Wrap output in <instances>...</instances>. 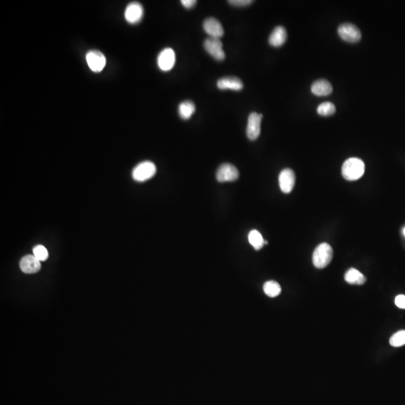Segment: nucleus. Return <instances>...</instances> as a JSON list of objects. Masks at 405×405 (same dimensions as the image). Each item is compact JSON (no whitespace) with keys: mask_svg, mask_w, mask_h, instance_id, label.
<instances>
[{"mask_svg":"<svg viewBox=\"0 0 405 405\" xmlns=\"http://www.w3.org/2000/svg\"><path fill=\"white\" fill-rule=\"evenodd\" d=\"M262 118V114L255 113V112H253L249 115L247 128H246V135H247L248 138L251 141H255L260 136Z\"/></svg>","mask_w":405,"mask_h":405,"instance_id":"0eeeda50","label":"nucleus"},{"mask_svg":"<svg viewBox=\"0 0 405 405\" xmlns=\"http://www.w3.org/2000/svg\"><path fill=\"white\" fill-rule=\"evenodd\" d=\"M395 303L397 307L399 308L405 309V296L398 295L395 297Z\"/></svg>","mask_w":405,"mask_h":405,"instance_id":"393cba45","label":"nucleus"},{"mask_svg":"<svg viewBox=\"0 0 405 405\" xmlns=\"http://www.w3.org/2000/svg\"><path fill=\"white\" fill-rule=\"evenodd\" d=\"M263 291L268 297L275 298L278 297L281 292V288L279 284L275 281H266L263 285Z\"/></svg>","mask_w":405,"mask_h":405,"instance_id":"6ab92c4d","label":"nucleus"},{"mask_svg":"<svg viewBox=\"0 0 405 405\" xmlns=\"http://www.w3.org/2000/svg\"><path fill=\"white\" fill-rule=\"evenodd\" d=\"M195 104L191 101H182L179 105L178 112L180 117L184 120L189 119L195 112Z\"/></svg>","mask_w":405,"mask_h":405,"instance_id":"a211bd4d","label":"nucleus"},{"mask_svg":"<svg viewBox=\"0 0 405 405\" xmlns=\"http://www.w3.org/2000/svg\"><path fill=\"white\" fill-rule=\"evenodd\" d=\"M217 87L219 90H233L240 91L243 89L242 81L236 77H224L219 79L217 82Z\"/></svg>","mask_w":405,"mask_h":405,"instance_id":"4468645a","label":"nucleus"},{"mask_svg":"<svg viewBox=\"0 0 405 405\" xmlns=\"http://www.w3.org/2000/svg\"><path fill=\"white\" fill-rule=\"evenodd\" d=\"M181 3L185 9H191L195 6V5L197 4V1H195V0H182Z\"/></svg>","mask_w":405,"mask_h":405,"instance_id":"a878e982","label":"nucleus"},{"mask_svg":"<svg viewBox=\"0 0 405 405\" xmlns=\"http://www.w3.org/2000/svg\"><path fill=\"white\" fill-rule=\"evenodd\" d=\"M156 167L152 161H145L137 165L132 171V177L137 182H145L155 176Z\"/></svg>","mask_w":405,"mask_h":405,"instance_id":"7ed1b4c3","label":"nucleus"},{"mask_svg":"<svg viewBox=\"0 0 405 405\" xmlns=\"http://www.w3.org/2000/svg\"><path fill=\"white\" fill-rule=\"evenodd\" d=\"M403 233H404V235L405 236V227L404 228V230H403Z\"/></svg>","mask_w":405,"mask_h":405,"instance_id":"bb28decb","label":"nucleus"},{"mask_svg":"<svg viewBox=\"0 0 405 405\" xmlns=\"http://www.w3.org/2000/svg\"><path fill=\"white\" fill-rule=\"evenodd\" d=\"M87 65L93 72L99 73L106 66L107 60L105 56L99 51H90L86 55Z\"/></svg>","mask_w":405,"mask_h":405,"instance_id":"423d86ee","label":"nucleus"},{"mask_svg":"<svg viewBox=\"0 0 405 405\" xmlns=\"http://www.w3.org/2000/svg\"><path fill=\"white\" fill-rule=\"evenodd\" d=\"M333 251L331 246L327 243L319 245L313 253V264L317 269L327 267L333 259Z\"/></svg>","mask_w":405,"mask_h":405,"instance_id":"f03ea898","label":"nucleus"},{"mask_svg":"<svg viewBox=\"0 0 405 405\" xmlns=\"http://www.w3.org/2000/svg\"><path fill=\"white\" fill-rule=\"evenodd\" d=\"M344 280L350 285H362L366 282V276L354 268H350L346 272Z\"/></svg>","mask_w":405,"mask_h":405,"instance_id":"f3484780","label":"nucleus"},{"mask_svg":"<svg viewBox=\"0 0 405 405\" xmlns=\"http://www.w3.org/2000/svg\"><path fill=\"white\" fill-rule=\"evenodd\" d=\"M239 171L231 164H223L216 172L218 182H234L239 178Z\"/></svg>","mask_w":405,"mask_h":405,"instance_id":"6e6552de","label":"nucleus"},{"mask_svg":"<svg viewBox=\"0 0 405 405\" xmlns=\"http://www.w3.org/2000/svg\"><path fill=\"white\" fill-rule=\"evenodd\" d=\"M202 28L210 38H221L224 35L222 23L216 18H209L204 20Z\"/></svg>","mask_w":405,"mask_h":405,"instance_id":"f8f14e48","label":"nucleus"},{"mask_svg":"<svg viewBox=\"0 0 405 405\" xmlns=\"http://www.w3.org/2000/svg\"><path fill=\"white\" fill-rule=\"evenodd\" d=\"M364 168V162L359 158H348L342 165V176L348 181H355L363 176Z\"/></svg>","mask_w":405,"mask_h":405,"instance_id":"f257e3e1","label":"nucleus"},{"mask_svg":"<svg viewBox=\"0 0 405 405\" xmlns=\"http://www.w3.org/2000/svg\"><path fill=\"white\" fill-rule=\"evenodd\" d=\"M249 242L253 246L255 250L258 251L262 249L264 245V239L262 235L261 234L258 230H252L249 233Z\"/></svg>","mask_w":405,"mask_h":405,"instance_id":"aec40b11","label":"nucleus"},{"mask_svg":"<svg viewBox=\"0 0 405 405\" xmlns=\"http://www.w3.org/2000/svg\"><path fill=\"white\" fill-rule=\"evenodd\" d=\"M338 33L342 39L350 43H356L361 39V32L359 28L352 23H343L339 26Z\"/></svg>","mask_w":405,"mask_h":405,"instance_id":"39448f33","label":"nucleus"},{"mask_svg":"<svg viewBox=\"0 0 405 405\" xmlns=\"http://www.w3.org/2000/svg\"><path fill=\"white\" fill-rule=\"evenodd\" d=\"M206 51L212 57L217 61H223L225 59V53L223 50V45L220 38H208L204 42Z\"/></svg>","mask_w":405,"mask_h":405,"instance_id":"20e7f679","label":"nucleus"},{"mask_svg":"<svg viewBox=\"0 0 405 405\" xmlns=\"http://www.w3.org/2000/svg\"><path fill=\"white\" fill-rule=\"evenodd\" d=\"M20 269L24 273H36L40 269V262L34 255H26L20 262Z\"/></svg>","mask_w":405,"mask_h":405,"instance_id":"ddd939ff","label":"nucleus"},{"mask_svg":"<svg viewBox=\"0 0 405 405\" xmlns=\"http://www.w3.org/2000/svg\"><path fill=\"white\" fill-rule=\"evenodd\" d=\"M389 344L395 347H399L405 345V330L397 332L392 335L389 339Z\"/></svg>","mask_w":405,"mask_h":405,"instance_id":"4be33fe9","label":"nucleus"},{"mask_svg":"<svg viewBox=\"0 0 405 405\" xmlns=\"http://www.w3.org/2000/svg\"><path fill=\"white\" fill-rule=\"evenodd\" d=\"M311 90L313 94L315 96H327L331 94L333 92V87L328 80H318L312 84Z\"/></svg>","mask_w":405,"mask_h":405,"instance_id":"dca6fc26","label":"nucleus"},{"mask_svg":"<svg viewBox=\"0 0 405 405\" xmlns=\"http://www.w3.org/2000/svg\"><path fill=\"white\" fill-rule=\"evenodd\" d=\"M143 16V8L141 3L133 2L129 3L125 10V18L130 24L139 23Z\"/></svg>","mask_w":405,"mask_h":405,"instance_id":"9d476101","label":"nucleus"},{"mask_svg":"<svg viewBox=\"0 0 405 405\" xmlns=\"http://www.w3.org/2000/svg\"><path fill=\"white\" fill-rule=\"evenodd\" d=\"M336 107L332 102H323L317 107V113L320 116H330L336 113Z\"/></svg>","mask_w":405,"mask_h":405,"instance_id":"412c9836","label":"nucleus"},{"mask_svg":"<svg viewBox=\"0 0 405 405\" xmlns=\"http://www.w3.org/2000/svg\"><path fill=\"white\" fill-rule=\"evenodd\" d=\"M287 31L285 27L279 26L275 27L269 37V43L271 46L278 48L282 46L287 40Z\"/></svg>","mask_w":405,"mask_h":405,"instance_id":"2eb2a0df","label":"nucleus"},{"mask_svg":"<svg viewBox=\"0 0 405 405\" xmlns=\"http://www.w3.org/2000/svg\"><path fill=\"white\" fill-rule=\"evenodd\" d=\"M228 3L236 7H246V6L252 4L253 1L252 0H230V1H228Z\"/></svg>","mask_w":405,"mask_h":405,"instance_id":"b1692460","label":"nucleus"},{"mask_svg":"<svg viewBox=\"0 0 405 405\" xmlns=\"http://www.w3.org/2000/svg\"><path fill=\"white\" fill-rule=\"evenodd\" d=\"M33 255L40 261H45L48 258V252L45 246H37L33 249Z\"/></svg>","mask_w":405,"mask_h":405,"instance_id":"5701e85b","label":"nucleus"},{"mask_svg":"<svg viewBox=\"0 0 405 405\" xmlns=\"http://www.w3.org/2000/svg\"><path fill=\"white\" fill-rule=\"evenodd\" d=\"M176 62V55L172 48H167L162 50L158 54L157 64L162 71H171Z\"/></svg>","mask_w":405,"mask_h":405,"instance_id":"1a4fd4ad","label":"nucleus"},{"mask_svg":"<svg viewBox=\"0 0 405 405\" xmlns=\"http://www.w3.org/2000/svg\"><path fill=\"white\" fill-rule=\"evenodd\" d=\"M296 177L294 171L289 168L283 170L278 177V182L281 191L285 194L291 192L295 185Z\"/></svg>","mask_w":405,"mask_h":405,"instance_id":"9b49d317","label":"nucleus"}]
</instances>
